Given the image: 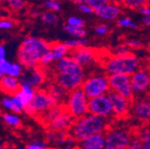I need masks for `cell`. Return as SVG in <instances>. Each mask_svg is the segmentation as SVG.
<instances>
[{
    "mask_svg": "<svg viewBox=\"0 0 150 149\" xmlns=\"http://www.w3.org/2000/svg\"><path fill=\"white\" fill-rule=\"evenodd\" d=\"M51 43L38 37H27L17 51V62L25 70L40 67V61L49 51Z\"/></svg>",
    "mask_w": 150,
    "mask_h": 149,
    "instance_id": "1",
    "label": "cell"
},
{
    "mask_svg": "<svg viewBox=\"0 0 150 149\" xmlns=\"http://www.w3.org/2000/svg\"><path fill=\"white\" fill-rule=\"evenodd\" d=\"M54 71V82L68 92L81 88L83 83V69L70 55L56 62Z\"/></svg>",
    "mask_w": 150,
    "mask_h": 149,
    "instance_id": "2",
    "label": "cell"
},
{
    "mask_svg": "<svg viewBox=\"0 0 150 149\" xmlns=\"http://www.w3.org/2000/svg\"><path fill=\"white\" fill-rule=\"evenodd\" d=\"M105 118L86 114L74 120L70 130V135L76 142H81L94 135L101 133L105 128Z\"/></svg>",
    "mask_w": 150,
    "mask_h": 149,
    "instance_id": "3",
    "label": "cell"
},
{
    "mask_svg": "<svg viewBox=\"0 0 150 149\" xmlns=\"http://www.w3.org/2000/svg\"><path fill=\"white\" fill-rule=\"evenodd\" d=\"M139 62L133 54H129L124 56H115L106 62L105 69L110 75L115 74H129L134 73L137 70Z\"/></svg>",
    "mask_w": 150,
    "mask_h": 149,
    "instance_id": "4",
    "label": "cell"
},
{
    "mask_svg": "<svg viewBox=\"0 0 150 149\" xmlns=\"http://www.w3.org/2000/svg\"><path fill=\"white\" fill-rule=\"evenodd\" d=\"M88 97L81 88L69 92L64 107L67 113L74 119H78L88 113Z\"/></svg>",
    "mask_w": 150,
    "mask_h": 149,
    "instance_id": "5",
    "label": "cell"
},
{
    "mask_svg": "<svg viewBox=\"0 0 150 149\" xmlns=\"http://www.w3.org/2000/svg\"><path fill=\"white\" fill-rule=\"evenodd\" d=\"M56 105L54 99L50 97L46 88L37 89L30 104L24 109L25 113L31 116H40L51 107Z\"/></svg>",
    "mask_w": 150,
    "mask_h": 149,
    "instance_id": "6",
    "label": "cell"
},
{
    "mask_svg": "<svg viewBox=\"0 0 150 149\" xmlns=\"http://www.w3.org/2000/svg\"><path fill=\"white\" fill-rule=\"evenodd\" d=\"M109 88L108 78L101 75L88 78L81 86L86 97L90 99L104 95L105 92L109 90Z\"/></svg>",
    "mask_w": 150,
    "mask_h": 149,
    "instance_id": "7",
    "label": "cell"
},
{
    "mask_svg": "<svg viewBox=\"0 0 150 149\" xmlns=\"http://www.w3.org/2000/svg\"><path fill=\"white\" fill-rule=\"evenodd\" d=\"M108 83L112 90L117 92L119 95L128 101L132 100L133 90L131 88L129 75H124V74L110 75L108 77Z\"/></svg>",
    "mask_w": 150,
    "mask_h": 149,
    "instance_id": "8",
    "label": "cell"
},
{
    "mask_svg": "<svg viewBox=\"0 0 150 149\" xmlns=\"http://www.w3.org/2000/svg\"><path fill=\"white\" fill-rule=\"evenodd\" d=\"M47 80L46 70L38 67L34 69H24L21 77L19 78L21 85H29L31 88L37 89L42 88Z\"/></svg>",
    "mask_w": 150,
    "mask_h": 149,
    "instance_id": "9",
    "label": "cell"
},
{
    "mask_svg": "<svg viewBox=\"0 0 150 149\" xmlns=\"http://www.w3.org/2000/svg\"><path fill=\"white\" fill-rule=\"evenodd\" d=\"M88 113L92 115L105 118L112 113V108L107 95H102L88 100Z\"/></svg>",
    "mask_w": 150,
    "mask_h": 149,
    "instance_id": "10",
    "label": "cell"
},
{
    "mask_svg": "<svg viewBox=\"0 0 150 149\" xmlns=\"http://www.w3.org/2000/svg\"><path fill=\"white\" fill-rule=\"evenodd\" d=\"M70 51L71 50L64 45V43H59V42L51 43V47L49 51L41 59L40 67L43 69H47L54 62L56 63L62 58L67 56L70 54Z\"/></svg>",
    "mask_w": 150,
    "mask_h": 149,
    "instance_id": "11",
    "label": "cell"
},
{
    "mask_svg": "<svg viewBox=\"0 0 150 149\" xmlns=\"http://www.w3.org/2000/svg\"><path fill=\"white\" fill-rule=\"evenodd\" d=\"M107 96L110 99L115 116L118 119L127 117L129 113V101L112 89L108 91Z\"/></svg>",
    "mask_w": 150,
    "mask_h": 149,
    "instance_id": "12",
    "label": "cell"
},
{
    "mask_svg": "<svg viewBox=\"0 0 150 149\" xmlns=\"http://www.w3.org/2000/svg\"><path fill=\"white\" fill-rule=\"evenodd\" d=\"M36 93V89L29 85H21L17 93L10 97L13 105L21 110H23L30 104Z\"/></svg>",
    "mask_w": 150,
    "mask_h": 149,
    "instance_id": "13",
    "label": "cell"
},
{
    "mask_svg": "<svg viewBox=\"0 0 150 149\" xmlns=\"http://www.w3.org/2000/svg\"><path fill=\"white\" fill-rule=\"evenodd\" d=\"M129 136L122 130H114L105 137V146L112 149H121L129 147Z\"/></svg>",
    "mask_w": 150,
    "mask_h": 149,
    "instance_id": "14",
    "label": "cell"
},
{
    "mask_svg": "<svg viewBox=\"0 0 150 149\" xmlns=\"http://www.w3.org/2000/svg\"><path fill=\"white\" fill-rule=\"evenodd\" d=\"M130 84L133 92L141 93L150 87V73L146 70H139L132 74Z\"/></svg>",
    "mask_w": 150,
    "mask_h": 149,
    "instance_id": "15",
    "label": "cell"
},
{
    "mask_svg": "<svg viewBox=\"0 0 150 149\" xmlns=\"http://www.w3.org/2000/svg\"><path fill=\"white\" fill-rule=\"evenodd\" d=\"M70 56L81 67L90 64L96 56V52L91 47H79L70 51Z\"/></svg>",
    "mask_w": 150,
    "mask_h": 149,
    "instance_id": "16",
    "label": "cell"
},
{
    "mask_svg": "<svg viewBox=\"0 0 150 149\" xmlns=\"http://www.w3.org/2000/svg\"><path fill=\"white\" fill-rule=\"evenodd\" d=\"M23 71L24 68L18 62H11L6 58L0 60V73L2 76H10L19 79Z\"/></svg>",
    "mask_w": 150,
    "mask_h": 149,
    "instance_id": "17",
    "label": "cell"
},
{
    "mask_svg": "<svg viewBox=\"0 0 150 149\" xmlns=\"http://www.w3.org/2000/svg\"><path fill=\"white\" fill-rule=\"evenodd\" d=\"M74 121V118L70 115L65 111L57 118H55L54 121L49 122L47 127L53 131H64L66 132V130H69Z\"/></svg>",
    "mask_w": 150,
    "mask_h": 149,
    "instance_id": "18",
    "label": "cell"
},
{
    "mask_svg": "<svg viewBox=\"0 0 150 149\" xmlns=\"http://www.w3.org/2000/svg\"><path fill=\"white\" fill-rule=\"evenodd\" d=\"M133 114L139 121L150 122V97L136 101L133 105Z\"/></svg>",
    "mask_w": 150,
    "mask_h": 149,
    "instance_id": "19",
    "label": "cell"
},
{
    "mask_svg": "<svg viewBox=\"0 0 150 149\" xmlns=\"http://www.w3.org/2000/svg\"><path fill=\"white\" fill-rule=\"evenodd\" d=\"M105 136L102 133L94 135L81 142H79L78 149H105Z\"/></svg>",
    "mask_w": 150,
    "mask_h": 149,
    "instance_id": "20",
    "label": "cell"
},
{
    "mask_svg": "<svg viewBox=\"0 0 150 149\" xmlns=\"http://www.w3.org/2000/svg\"><path fill=\"white\" fill-rule=\"evenodd\" d=\"M21 87L19 79L10 76H3L0 79V90L11 97L14 96Z\"/></svg>",
    "mask_w": 150,
    "mask_h": 149,
    "instance_id": "21",
    "label": "cell"
},
{
    "mask_svg": "<svg viewBox=\"0 0 150 149\" xmlns=\"http://www.w3.org/2000/svg\"><path fill=\"white\" fill-rule=\"evenodd\" d=\"M47 91L50 97L54 99L56 105H64L68 97L69 92L59 86L57 83H51L47 87Z\"/></svg>",
    "mask_w": 150,
    "mask_h": 149,
    "instance_id": "22",
    "label": "cell"
},
{
    "mask_svg": "<svg viewBox=\"0 0 150 149\" xmlns=\"http://www.w3.org/2000/svg\"><path fill=\"white\" fill-rule=\"evenodd\" d=\"M94 13L100 18H103V19L114 20L119 15L120 10L117 6L108 5L107 3L104 6H101L96 9H94Z\"/></svg>",
    "mask_w": 150,
    "mask_h": 149,
    "instance_id": "23",
    "label": "cell"
},
{
    "mask_svg": "<svg viewBox=\"0 0 150 149\" xmlns=\"http://www.w3.org/2000/svg\"><path fill=\"white\" fill-rule=\"evenodd\" d=\"M65 111L66 110H65L64 105H56L51 107L49 110H47L43 114L40 115L39 118L42 119V121L44 122V124L46 126H47V124L49 122L54 121L55 118H57L59 115H61L63 113H64Z\"/></svg>",
    "mask_w": 150,
    "mask_h": 149,
    "instance_id": "24",
    "label": "cell"
},
{
    "mask_svg": "<svg viewBox=\"0 0 150 149\" xmlns=\"http://www.w3.org/2000/svg\"><path fill=\"white\" fill-rule=\"evenodd\" d=\"M2 119L6 124L13 128H18L22 123V121L20 117L18 116V114H13V113H6L5 114H3Z\"/></svg>",
    "mask_w": 150,
    "mask_h": 149,
    "instance_id": "25",
    "label": "cell"
},
{
    "mask_svg": "<svg viewBox=\"0 0 150 149\" xmlns=\"http://www.w3.org/2000/svg\"><path fill=\"white\" fill-rule=\"evenodd\" d=\"M64 30L70 35L73 36L76 39H81L83 37L86 36V31L81 29V28H77V27H72L68 24L64 26Z\"/></svg>",
    "mask_w": 150,
    "mask_h": 149,
    "instance_id": "26",
    "label": "cell"
},
{
    "mask_svg": "<svg viewBox=\"0 0 150 149\" xmlns=\"http://www.w3.org/2000/svg\"><path fill=\"white\" fill-rule=\"evenodd\" d=\"M1 105H2V106H3L4 108H6V110L11 111L13 114H22L23 112V110H21V109L17 108V107L13 105V101L11 100V97H4V98L2 99V101H1Z\"/></svg>",
    "mask_w": 150,
    "mask_h": 149,
    "instance_id": "27",
    "label": "cell"
},
{
    "mask_svg": "<svg viewBox=\"0 0 150 149\" xmlns=\"http://www.w3.org/2000/svg\"><path fill=\"white\" fill-rule=\"evenodd\" d=\"M88 44L87 40H82V39H74V40H70L64 42V45L70 49H75V48H79L82 47H86Z\"/></svg>",
    "mask_w": 150,
    "mask_h": 149,
    "instance_id": "28",
    "label": "cell"
},
{
    "mask_svg": "<svg viewBox=\"0 0 150 149\" xmlns=\"http://www.w3.org/2000/svg\"><path fill=\"white\" fill-rule=\"evenodd\" d=\"M40 19L43 23L47 24H55L58 22V17L52 12H46L40 14Z\"/></svg>",
    "mask_w": 150,
    "mask_h": 149,
    "instance_id": "29",
    "label": "cell"
},
{
    "mask_svg": "<svg viewBox=\"0 0 150 149\" xmlns=\"http://www.w3.org/2000/svg\"><path fill=\"white\" fill-rule=\"evenodd\" d=\"M26 149H51L45 140L34 139L26 145Z\"/></svg>",
    "mask_w": 150,
    "mask_h": 149,
    "instance_id": "30",
    "label": "cell"
},
{
    "mask_svg": "<svg viewBox=\"0 0 150 149\" xmlns=\"http://www.w3.org/2000/svg\"><path fill=\"white\" fill-rule=\"evenodd\" d=\"M114 54L115 56H124V55H128L131 53L129 52V48L126 44H122L115 48Z\"/></svg>",
    "mask_w": 150,
    "mask_h": 149,
    "instance_id": "31",
    "label": "cell"
},
{
    "mask_svg": "<svg viewBox=\"0 0 150 149\" xmlns=\"http://www.w3.org/2000/svg\"><path fill=\"white\" fill-rule=\"evenodd\" d=\"M123 3L128 7L132 9H141L146 4V2L142 1V0H129V1H124Z\"/></svg>",
    "mask_w": 150,
    "mask_h": 149,
    "instance_id": "32",
    "label": "cell"
},
{
    "mask_svg": "<svg viewBox=\"0 0 150 149\" xmlns=\"http://www.w3.org/2000/svg\"><path fill=\"white\" fill-rule=\"evenodd\" d=\"M67 24L72 27H77V28H83L84 27V23L81 19L75 16H71L67 19Z\"/></svg>",
    "mask_w": 150,
    "mask_h": 149,
    "instance_id": "33",
    "label": "cell"
},
{
    "mask_svg": "<svg viewBox=\"0 0 150 149\" xmlns=\"http://www.w3.org/2000/svg\"><path fill=\"white\" fill-rule=\"evenodd\" d=\"M44 6L50 10V11H56V12H58L61 10V5L60 3L58 2H56V1H53V0H48V1H46L44 3Z\"/></svg>",
    "mask_w": 150,
    "mask_h": 149,
    "instance_id": "34",
    "label": "cell"
},
{
    "mask_svg": "<svg viewBox=\"0 0 150 149\" xmlns=\"http://www.w3.org/2000/svg\"><path fill=\"white\" fill-rule=\"evenodd\" d=\"M8 5L13 10H21L25 7L26 3L23 0H9Z\"/></svg>",
    "mask_w": 150,
    "mask_h": 149,
    "instance_id": "35",
    "label": "cell"
},
{
    "mask_svg": "<svg viewBox=\"0 0 150 149\" xmlns=\"http://www.w3.org/2000/svg\"><path fill=\"white\" fill-rule=\"evenodd\" d=\"M84 3L86 5H88V6H90L94 10V9H96L101 6L107 4L108 2L105 1V0H87V1H84Z\"/></svg>",
    "mask_w": 150,
    "mask_h": 149,
    "instance_id": "36",
    "label": "cell"
},
{
    "mask_svg": "<svg viewBox=\"0 0 150 149\" xmlns=\"http://www.w3.org/2000/svg\"><path fill=\"white\" fill-rule=\"evenodd\" d=\"M118 25L121 26V27H129V28H133V29L137 28V25L131 22L129 18H123V19L119 20L118 21Z\"/></svg>",
    "mask_w": 150,
    "mask_h": 149,
    "instance_id": "37",
    "label": "cell"
},
{
    "mask_svg": "<svg viewBox=\"0 0 150 149\" xmlns=\"http://www.w3.org/2000/svg\"><path fill=\"white\" fill-rule=\"evenodd\" d=\"M13 27V22L9 19H0V30H10Z\"/></svg>",
    "mask_w": 150,
    "mask_h": 149,
    "instance_id": "38",
    "label": "cell"
},
{
    "mask_svg": "<svg viewBox=\"0 0 150 149\" xmlns=\"http://www.w3.org/2000/svg\"><path fill=\"white\" fill-rule=\"evenodd\" d=\"M76 3L79 4L78 5V7H79V9L82 13H92L94 12V10L90 6H88V5H86L84 3V1H77Z\"/></svg>",
    "mask_w": 150,
    "mask_h": 149,
    "instance_id": "39",
    "label": "cell"
},
{
    "mask_svg": "<svg viewBox=\"0 0 150 149\" xmlns=\"http://www.w3.org/2000/svg\"><path fill=\"white\" fill-rule=\"evenodd\" d=\"M129 149H142L141 141L138 138H134L130 140L129 145Z\"/></svg>",
    "mask_w": 150,
    "mask_h": 149,
    "instance_id": "40",
    "label": "cell"
},
{
    "mask_svg": "<svg viewBox=\"0 0 150 149\" xmlns=\"http://www.w3.org/2000/svg\"><path fill=\"white\" fill-rule=\"evenodd\" d=\"M128 47H132V48H139L140 47H142V44L140 41L139 40H129L126 44Z\"/></svg>",
    "mask_w": 150,
    "mask_h": 149,
    "instance_id": "41",
    "label": "cell"
},
{
    "mask_svg": "<svg viewBox=\"0 0 150 149\" xmlns=\"http://www.w3.org/2000/svg\"><path fill=\"white\" fill-rule=\"evenodd\" d=\"M141 145L142 149H150V134L146 138L141 140Z\"/></svg>",
    "mask_w": 150,
    "mask_h": 149,
    "instance_id": "42",
    "label": "cell"
},
{
    "mask_svg": "<svg viewBox=\"0 0 150 149\" xmlns=\"http://www.w3.org/2000/svg\"><path fill=\"white\" fill-rule=\"evenodd\" d=\"M108 30V28L106 25H101V26H98L96 28V32L98 34H101V35H104L107 32Z\"/></svg>",
    "mask_w": 150,
    "mask_h": 149,
    "instance_id": "43",
    "label": "cell"
},
{
    "mask_svg": "<svg viewBox=\"0 0 150 149\" xmlns=\"http://www.w3.org/2000/svg\"><path fill=\"white\" fill-rule=\"evenodd\" d=\"M6 47L4 45H0V60L6 59Z\"/></svg>",
    "mask_w": 150,
    "mask_h": 149,
    "instance_id": "44",
    "label": "cell"
},
{
    "mask_svg": "<svg viewBox=\"0 0 150 149\" xmlns=\"http://www.w3.org/2000/svg\"><path fill=\"white\" fill-rule=\"evenodd\" d=\"M139 13L145 14L146 16H150V7H143L139 9Z\"/></svg>",
    "mask_w": 150,
    "mask_h": 149,
    "instance_id": "45",
    "label": "cell"
},
{
    "mask_svg": "<svg viewBox=\"0 0 150 149\" xmlns=\"http://www.w3.org/2000/svg\"><path fill=\"white\" fill-rule=\"evenodd\" d=\"M144 23L146 25H150V16H146L144 18V20H143Z\"/></svg>",
    "mask_w": 150,
    "mask_h": 149,
    "instance_id": "46",
    "label": "cell"
},
{
    "mask_svg": "<svg viewBox=\"0 0 150 149\" xmlns=\"http://www.w3.org/2000/svg\"><path fill=\"white\" fill-rule=\"evenodd\" d=\"M40 14H41V13H40V12H38V11H33V12L31 13V16L34 17V18H35V17H40Z\"/></svg>",
    "mask_w": 150,
    "mask_h": 149,
    "instance_id": "47",
    "label": "cell"
},
{
    "mask_svg": "<svg viewBox=\"0 0 150 149\" xmlns=\"http://www.w3.org/2000/svg\"><path fill=\"white\" fill-rule=\"evenodd\" d=\"M0 149H9V148L5 145H0Z\"/></svg>",
    "mask_w": 150,
    "mask_h": 149,
    "instance_id": "48",
    "label": "cell"
},
{
    "mask_svg": "<svg viewBox=\"0 0 150 149\" xmlns=\"http://www.w3.org/2000/svg\"><path fill=\"white\" fill-rule=\"evenodd\" d=\"M2 77H3V76H2V74H1V73H0V79H1Z\"/></svg>",
    "mask_w": 150,
    "mask_h": 149,
    "instance_id": "49",
    "label": "cell"
},
{
    "mask_svg": "<svg viewBox=\"0 0 150 149\" xmlns=\"http://www.w3.org/2000/svg\"><path fill=\"white\" fill-rule=\"evenodd\" d=\"M148 50L150 51V44H149V46H148Z\"/></svg>",
    "mask_w": 150,
    "mask_h": 149,
    "instance_id": "50",
    "label": "cell"
},
{
    "mask_svg": "<svg viewBox=\"0 0 150 149\" xmlns=\"http://www.w3.org/2000/svg\"><path fill=\"white\" fill-rule=\"evenodd\" d=\"M146 4H149V5H150V1H147V2H146Z\"/></svg>",
    "mask_w": 150,
    "mask_h": 149,
    "instance_id": "51",
    "label": "cell"
},
{
    "mask_svg": "<svg viewBox=\"0 0 150 149\" xmlns=\"http://www.w3.org/2000/svg\"><path fill=\"white\" fill-rule=\"evenodd\" d=\"M121 149H129V147H126V148H121Z\"/></svg>",
    "mask_w": 150,
    "mask_h": 149,
    "instance_id": "52",
    "label": "cell"
}]
</instances>
